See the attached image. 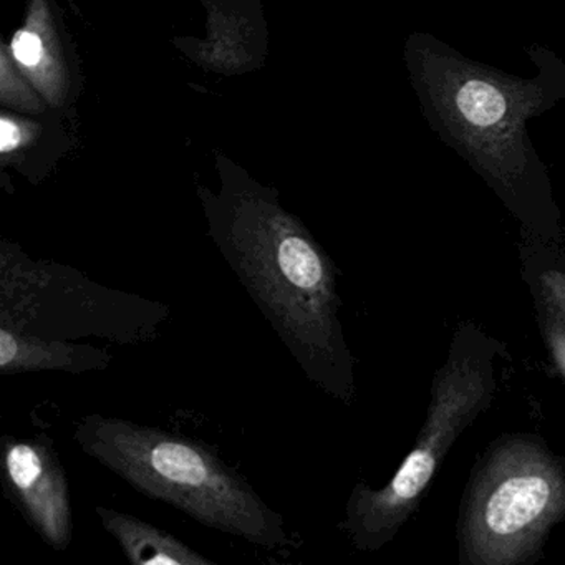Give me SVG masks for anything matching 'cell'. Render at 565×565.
Returning <instances> with one entry per match:
<instances>
[{
	"mask_svg": "<svg viewBox=\"0 0 565 565\" xmlns=\"http://www.w3.org/2000/svg\"><path fill=\"white\" fill-rule=\"evenodd\" d=\"M564 518V469L541 446L514 439L492 452L476 479L462 548L475 565L521 564Z\"/></svg>",
	"mask_w": 565,
	"mask_h": 565,
	"instance_id": "277c9868",
	"label": "cell"
},
{
	"mask_svg": "<svg viewBox=\"0 0 565 565\" xmlns=\"http://www.w3.org/2000/svg\"><path fill=\"white\" fill-rule=\"evenodd\" d=\"M108 350L88 343L44 339L0 326V373L25 372L85 373L107 370Z\"/></svg>",
	"mask_w": 565,
	"mask_h": 565,
	"instance_id": "52a82bcc",
	"label": "cell"
},
{
	"mask_svg": "<svg viewBox=\"0 0 565 565\" xmlns=\"http://www.w3.org/2000/svg\"><path fill=\"white\" fill-rule=\"evenodd\" d=\"M97 515L105 531L118 542L125 557L134 565H211L190 545L163 529L141 521L137 515L98 505Z\"/></svg>",
	"mask_w": 565,
	"mask_h": 565,
	"instance_id": "ba28073f",
	"label": "cell"
},
{
	"mask_svg": "<svg viewBox=\"0 0 565 565\" xmlns=\"http://www.w3.org/2000/svg\"><path fill=\"white\" fill-rule=\"evenodd\" d=\"M491 392L488 369L471 356H451L436 376L428 418L415 448L382 489L359 484L345 508L343 531L360 551H376L405 524L459 433Z\"/></svg>",
	"mask_w": 565,
	"mask_h": 565,
	"instance_id": "5b68a950",
	"label": "cell"
},
{
	"mask_svg": "<svg viewBox=\"0 0 565 565\" xmlns=\"http://www.w3.org/2000/svg\"><path fill=\"white\" fill-rule=\"evenodd\" d=\"M0 134H2V140H0V148H2V153L8 154L11 151H14L15 148H19L22 140V128L15 124L11 118L4 117L2 118V124H0Z\"/></svg>",
	"mask_w": 565,
	"mask_h": 565,
	"instance_id": "7c38bea8",
	"label": "cell"
},
{
	"mask_svg": "<svg viewBox=\"0 0 565 565\" xmlns=\"http://www.w3.org/2000/svg\"><path fill=\"white\" fill-rule=\"evenodd\" d=\"M0 446L2 481L12 504L49 547L67 551L74 539L71 486L51 439L4 436Z\"/></svg>",
	"mask_w": 565,
	"mask_h": 565,
	"instance_id": "8992f818",
	"label": "cell"
},
{
	"mask_svg": "<svg viewBox=\"0 0 565 565\" xmlns=\"http://www.w3.org/2000/svg\"><path fill=\"white\" fill-rule=\"evenodd\" d=\"M545 339L555 365L565 376V317L548 303L547 316H545Z\"/></svg>",
	"mask_w": 565,
	"mask_h": 565,
	"instance_id": "30bf717a",
	"label": "cell"
},
{
	"mask_svg": "<svg viewBox=\"0 0 565 565\" xmlns=\"http://www.w3.org/2000/svg\"><path fill=\"white\" fill-rule=\"evenodd\" d=\"M78 448L147 498L257 547L290 545L282 515L204 443L94 413L75 425Z\"/></svg>",
	"mask_w": 565,
	"mask_h": 565,
	"instance_id": "7a4b0ae2",
	"label": "cell"
},
{
	"mask_svg": "<svg viewBox=\"0 0 565 565\" xmlns=\"http://www.w3.org/2000/svg\"><path fill=\"white\" fill-rule=\"evenodd\" d=\"M542 294L548 306L565 317V274L558 270H547L541 276Z\"/></svg>",
	"mask_w": 565,
	"mask_h": 565,
	"instance_id": "8fae6325",
	"label": "cell"
},
{
	"mask_svg": "<svg viewBox=\"0 0 565 565\" xmlns=\"http://www.w3.org/2000/svg\"><path fill=\"white\" fill-rule=\"evenodd\" d=\"M210 236L307 380L333 398L352 395L339 320L337 267L276 194L230 183L204 196Z\"/></svg>",
	"mask_w": 565,
	"mask_h": 565,
	"instance_id": "6da1fadb",
	"label": "cell"
},
{
	"mask_svg": "<svg viewBox=\"0 0 565 565\" xmlns=\"http://www.w3.org/2000/svg\"><path fill=\"white\" fill-rule=\"evenodd\" d=\"M170 317L160 300L100 286L74 267L0 243V326L44 339L138 345L153 342Z\"/></svg>",
	"mask_w": 565,
	"mask_h": 565,
	"instance_id": "3957f363",
	"label": "cell"
},
{
	"mask_svg": "<svg viewBox=\"0 0 565 565\" xmlns=\"http://www.w3.org/2000/svg\"><path fill=\"white\" fill-rule=\"evenodd\" d=\"M49 35L39 25H25L12 39L11 51L19 67L54 100L62 84V68Z\"/></svg>",
	"mask_w": 565,
	"mask_h": 565,
	"instance_id": "9c48e42d",
	"label": "cell"
}]
</instances>
